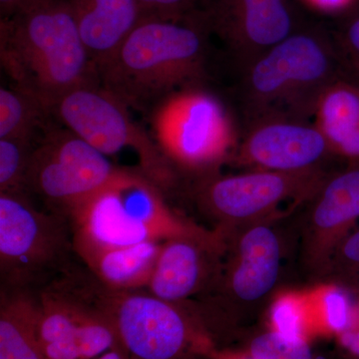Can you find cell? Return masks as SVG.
<instances>
[{"label": "cell", "instance_id": "obj_1", "mask_svg": "<svg viewBox=\"0 0 359 359\" xmlns=\"http://www.w3.org/2000/svg\"><path fill=\"white\" fill-rule=\"evenodd\" d=\"M210 35L199 13L181 20L143 16L99 68V83L130 109H151L169 94L201 84Z\"/></svg>", "mask_w": 359, "mask_h": 359}, {"label": "cell", "instance_id": "obj_2", "mask_svg": "<svg viewBox=\"0 0 359 359\" xmlns=\"http://www.w3.org/2000/svg\"><path fill=\"white\" fill-rule=\"evenodd\" d=\"M0 58L13 85L49 112L68 92L99 82L66 0H34L1 18Z\"/></svg>", "mask_w": 359, "mask_h": 359}, {"label": "cell", "instance_id": "obj_3", "mask_svg": "<svg viewBox=\"0 0 359 359\" xmlns=\"http://www.w3.org/2000/svg\"><path fill=\"white\" fill-rule=\"evenodd\" d=\"M244 69L242 96L250 122L308 121L325 90L347 76L334 39L316 29L295 30Z\"/></svg>", "mask_w": 359, "mask_h": 359}, {"label": "cell", "instance_id": "obj_4", "mask_svg": "<svg viewBox=\"0 0 359 359\" xmlns=\"http://www.w3.org/2000/svg\"><path fill=\"white\" fill-rule=\"evenodd\" d=\"M69 216L75 247H126L198 233L169 209L157 184L126 169Z\"/></svg>", "mask_w": 359, "mask_h": 359}, {"label": "cell", "instance_id": "obj_5", "mask_svg": "<svg viewBox=\"0 0 359 359\" xmlns=\"http://www.w3.org/2000/svg\"><path fill=\"white\" fill-rule=\"evenodd\" d=\"M153 139L170 165L212 169L237 145L230 113L218 96L199 85L161 99L150 109Z\"/></svg>", "mask_w": 359, "mask_h": 359}, {"label": "cell", "instance_id": "obj_6", "mask_svg": "<svg viewBox=\"0 0 359 359\" xmlns=\"http://www.w3.org/2000/svg\"><path fill=\"white\" fill-rule=\"evenodd\" d=\"M51 115L104 155L134 151L141 172L164 188L171 183L172 166L147 130L132 119L130 108L99 82L68 92L52 106Z\"/></svg>", "mask_w": 359, "mask_h": 359}, {"label": "cell", "instance_id": "obj_7", "mask_svg": "<svg viewBox=\"0 0 359 359\" xmlns=\"http://www.w3.org/2000/svg\"><path fill=\"white\" fill-rule=\"evenodd\" d=\"M98 299L129 359H203L212 346L174 304L150 292L108 290Z\"/></svg>", "mask_w": 359, "mask_h": 359}, {"label": "cell", "instance_id": "obj_8", "mask_svg": "<svg viewBox=\"0 0 359 359\" xmlns=\"http://www.w3.org/2000/svg\"><path fill=\"white\" fill-rule=\"evenodd\" d=\"M124 170L70 130L49 129L33 147L25 189L70 215Z\"/></svg>", "mask_w": 359, "mask_h": 359}, {"label": "cell", "instance_id": "obj_9", "mask_svg": "<svg viewBox=\"0 0 359 359\" xmlns=\"http://www.w3.org/2000/svg\"><path fill=\"white\" fill-rule=\"evenodd\" d=\"M198 13L244 68L297 30L289 0H205Z\"/></svg>", "mask_w": 359, "mask_h": 359}, {"label": "cell", "instance_id": "obj_10", "mask_svg": "<svg viewBox=\"0 0 359 359\" xmlns=\"http://www.w3.org/2000/svg\"><path fill=\"white\" fill-rule=\"evenodd\" d=\"M39 335L48 359H95L117 346L97 294L91 304L67 292H45L39 302Z\"/></svg>", "mask_w": 359, "mask_h": 359}, {"label": "cell", "instance_id": "obj_11", "mask_svg": "<svg viewBox=\"0 0 359 359\" xmlns=\"http://www.w3.org/2000/svg\"><path fill=\"white\" fill-rule=\"evenodd\" d=\"M59 224L37 211L23 193H0V263L11 283L29 280L60 257L65 241Z\"/></svg>", "mask_w": 359, "mask_h": 359}, {"label": "cell", "instance_id": "obj_12", "mask_svg": "<svg viewBox=\"0 0 359 359\" xmlns=\"http://www.w3.org/2000/svg\"><path fill=\"white\" fill-rule=\"evenodd\" d=\"M325 177L318 169L309 171H259L208 180L201 198L216 216L242 222L264 216L283 201L311 197Z\"/></svg>", "mask_w": 359, "mask_h": 359}, {"label": "cell", "instance_id": "obj_13", "mask_svg": "<svg viewBox=\"0 0 359 359\" xmlns=\"http://www.w3.org/2000/svg\"><path fill=\"white\" fill-rule=\"evenodd\" d=\"M250 126L237 156L247 164L266 171L294 172L316 170L332 154L327 138L316 124L290 118H264Z\"/></svg>", "mask_w": 359, "mask_h": 359}, {"label": "cell", "instance_id": "obj_14", "mask_svg": "<svg viewBox=\"0 0 359 359\" xmlns=\"http://www.w3.org/2000/svg\"><path fill=\"white\" fill-rule=\"evenodd\" d=\"M98 72L144 14L138 0H66Z\"/></svg>", "mask_w": 359, "mask_h": 359}, {"label": "cell", "instance_id": "obj_15", "mask_svg": "<svg viewBox=\"0 0 359 359\" xmlns=\"http://www.w3.org/2000/svg\"><path fill=\"white\" fill-rule=\"evenodd\" d=\"M164 242L126 247H75L78 254L107 290L133 292L147 287Z\"/></svg>", "mask_w": 359, "mask_h": 359}, {"label": "cell", "instance_id": "obj_16", "mask_svg": "<svg viewBox=\"0 0 359 359\" xmlns=\"http://www.w3.org/2000/svg\"><path fill=\"white\" fill-rule=\"evenodd\" d=\"M201 233L179 236L163 243L147 285L151 294L177 302L195 292L204 278V252Z\"/></svg>", "mask_w": 359, "mask_h": 359}, {"label": "cell", "instance_id": "obj_17", "mask_svg": "<svg viewBox=\"0 0 359 359\" xmlns=\"http://www.w3.org/2000/svg\"><path fill=\"white\" fill-rule=\"evenodd\" d=\"M332 154L359 164V83L344 76L321 94L313 114Z\"/></svg>", "mask_w": 359, "mask_h": 359}, {"label": "cell", "instance_id": "obj_18", "mask_svg": "<svg viewBox=\"0 0 359 359\" xmlns=\"http://www.w3.org/2000/svg\"><path fill=\"white\" fill-rule=\"evenodd\" d=\"M278 237L266 226L245 231L238 245V264L231 273V287L242 301L262 299L275 287L280 269Z\"/></svg>", "mask_w": 359, "mask_h": 359}, {"label": "cell", "instance_id": "obj_19", "mask_svg": "<svg viewBox=\"0 0 359 359\" xmlns=\"http://www.w3.org/2000/svg\"><path fill=\"white\" fill-rule=\"evenodd\" d=\"M313 198L314 229L330 242H341L359 219V164L323 180Z\"/></svg>", "mask_w": 359, "mask_h": 359}, {"label": "cell", "instance_id": "obj_20", "mask_svg": "<svg viewBox=\"0 0 359 359\" xmlns=\"http://www.w3.org/2000/svg\"><path fill=\"white\" fill-rule=\"evenodd\" d=\"M39 304L28 295L2 297L0 359H48L39 335Z\"/></svg>", "mask_w": 359, "mask_h": 359}, {"label": "cell", "instance_id": "obj_21", "mask_svg": "<svg viewBox=\"0 0 359 359\" xmlns=\"http://www.w3.org/2000/svg\"><path fill=\"white\" fill-rule=\"evenodd\" d=\"M47 115L43 104L25 90L13 84L0 88V139H33Z\"/></svg>", "mask_w": 359, "mask_h": 359}, {"label": "cell", "instance_id": "obj_22", "mask_svg": "<svg viewBox=\"0 0 359 359\" xmlns=\"http://www.w3.org/2000/svg\"><path fill=\"white\" fill-rule=\"evenodd\" d=\"M32 151V139H0V193L23 192Z\"/></svg>", "mask_w": 359, "mask_h": 359}, {"label": "cell", "instance_id": "obj_23", "mask_svg": "<svg viewBox=\"0 0 359 359\" xmlns=\"http://www.w3.org/2000/svg\"><path fill=\"white\" fill-rule=\"evenodd\" d=\"M249 354L255 359H316L308 340L285 337L275 330L255 337Z\"/></svg>", "mask_w": 359, "mask_h": 359}, {"label": "cell", "instance_id": "obj_24", "mask_svg": "<svg viewBox=\"0 0 359 359\" xmlns=\"http://www.w3.org/2000/svg\"><path fill=\"white\" fill-rule=\"evenodd\" d=\"M273 330L294 339H309L313 332L306 309L301 301L292 297L278 299L271 311Z\"/></svg>", "mask_w": 359, "mask_h": 359}, {"label": "cell", "instance_id": "obj_25", "mask_svg": "<svg viewBox=\"0 0 359 359\" xmlns=\"http://www.w3.org/2000/svg\"><path fill=\"white\" fill-rule=\"evenodd\" d=\"M332 39L347 76L359 82V6L347 14Z\"/></svg>", "mask_w": 359, "mask_h": 359}, {"label": "cell", "instance_id": "obj_26", "mask_svg": "<svg viewBox=\"0 0 359 359\" xmlns=\"http://www.w3.org/2000/svg\"><path fill=\"white\" fill-rule=\"evenodd\" d=\"M323 302L320 330L339 337L348 327L353 306L347 295L337 289L327 290Z\"/></svg>", "mask_w": 359, "mask_h": 359}, {"label": "cell", "instance_id": "obj_27", "mask_svg": "<svg viewBox=\"0 0 359 359\" xmlns=\"http://www.w3.org/2000/svg\"><path fill=\"white\" fill-rule=\"evenodd\" d=\"M205 0H138L144 16L181 20L200 11Z\"/></svg>", "mask_w": 359, "mask_h": 359}, {"label": "cell", "instance_id": "obj_28", "mask_svg": "<svg viewBox=\"0 0 359 359\" xmlns=\"http://www.w3.org/2000/svg\"><path fill=\"white\" fill-rule=\"evenodd\" d=\"M340 257L354 276H359V230L340 242Z\"/></svg>", "mask_w": 359, "mask_h": 359}, {"label": "cell", "instance_id": "obj_29", "mask_svg": "<svg viewBox=\"0 0 359 359\" xmlns=\"http://www.w3.org/2000/svg\"><path fill=\"white\" fill-rule=\"evenodd\" d=\"M340 346L359 359V306H353V314L348 327L337 337Z\"/></svg>", "mask_w": 359, "mask_h": 359}, {"label": "cell", "instance_id": "obj_30", "mask_svg": "<svg viewBox=\"0 0 359 359\" xmlns=\"http://www.w3.org/2000/svg\"><path fill=\"white\" fill-rule=\"evenodd\" d=\"M34 0H0L1 18H8Z\"/></svg>", "mask_w": 359, "mask_h": 359}, {"label": "cell", "instance_id": "obj_31", "mask_svg": "<svg viewBox=\"0 0 359 359\" xmlns=\"http://www.w3.org/2000/svg\"><path fill=\"white\" fill-rule=\"evenodd\" d=\"M207 356L210 359H255L249 353H231L228 351H217L214 347H211L207 353Z\"/></svg>", "mask_w": 359, "mask_h": 359}, {"label": "cell", "instance_id": "obj_32", "mask_svg": "<svg viewBox=\"0 0 359 359\" xmlns=\"http://www.w3.org/2000/svg\"><path fill=\"white\" fill-rule=\"evenodd\" d=\"M316 6L328 11L344 8L353 4L355 0H311Z\"/></svg>", "mask_w": 359, "mask_h": 359}, {"label": "cell", "instance_id": "obj_33", "mask_svg": "<svg viewBox=\"0 0 359 359\" xmlns=\"http://www.w3.org/2000/svg\"><path fill=\"white\" fill-rule=\"evenodd\" d=\"M96 359H129L127 358L124 351L120 348L119 346H116L112 349L108 351L107 353H103L102 355L99 356Z\"/></svg>", "mask_w": 359, "mask_h": 359}]
</instances>
